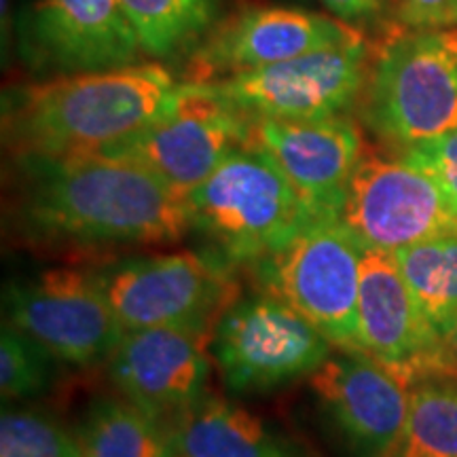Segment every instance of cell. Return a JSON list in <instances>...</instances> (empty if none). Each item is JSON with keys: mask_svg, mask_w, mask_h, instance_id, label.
Listing matches in <instances>:
<instances>
[{"mask_svg": "<svg viewBox=\"0 0 457 457\" xmlns=\"http://www.w3.org/2000/svg\"><path fill=\"white\" fill-rule=\"evenodd\" d=\"M210 350L231 392L254 394L312 375L333 343L270 290L233 301L212 330Z\"/></svg>", "mask_w": 457, "mask_h": 457, "instance_id": "cell-6", "label": "cell"}, {"mask_svg": "<svg viewBox=\"0 0 457 457\" xmlns=\"http://www.w3.org/2000/svg\"><path fill=\"white\" fill-rule=\"evenodd\" d=\"M17 159L15 222L41 245L174 244L191 231L185 197L145 165L91 155Z\"/></svg>", "mask_w": 457, "mask_h": 457, "instance_id": "cell-1", "label": "cell"}, {"mask_svg": "<svg viewBox=\"0 0 457 457\" xmlns=\"http://www.w3.org/2000/svg\"><path fill=\"white\" fill-rule=\"evenodd\" d=\"M57 360L7 320L0 333V394L4 403L38 396L51 386Z\"/></svg>", "mask_w": 457, "mask_h": 457, "instance_id": "cell-23", "label": "cell"}, {"mask_svg": "<svg viewBox=\"0 0 457 457\" xmlns=\"http://www.w3.org/2000/svg\"><path fill=\"white\" fill-rule=\"evenodd\" d=\"M248 142L276 159L316 216H339L345 188L364 151L362 131L350 114L310 121H250Z\"/></svg>", "mask_w": 457, "mask_h": 457, "instance_id": "cell-17", "label": "cell"}, {"mask_svg": "<svg viewBox=\"0 0 457 457\" xmlns=\"http://www.w3.org/2000/svg\"><path fill=\"white\" fill-rule=\"evenodd\" d=\"M445 353H447L449 377H457V322L445 337Z\"/></svg>", "mask_w": 457, "mask_h": 457, "instance_id": "cell-28", "label": "cell"}, {"mask_svg": "<svg viewBox=\"0 0 457 457\" xmlns=\"http://www.w3.org/2000/svg\"><path fill=\"white\" fill-rule=\"evenodd\" d=\"M339 219L364 248L396 253L457 233V214L436 180L400 157L364 153L345 188Z\"/></svg>", "mask_w": 457, "mask_h": 457, "instance_id": "cell-11", "label": "cell"}, {"mask_svg": "<svg viewBox=\"0 0 457 457\" xmlns=\"http://www.w3.org/2000/svg\"><path fill=\"white\" fill-rule=\"evenodd\" d=\"M358 111L396 151L457 129V28L390 38L373 55Z\"/></svg>", "mask_w": 457, "mask_h": 457, "instance_id": "cell-4", "label": "cell"}, {"mask_svg": "<svg viewBox=\"0 0 457 457\" xmlns=\"http://www.w3.org/2000/svg\"><path fill=\"white\" fill-rule=\"evenodd\" d=\"M0 457H83L77 434L34 409H7L0 417Z\"/></svg>", "mask_w": 457, "mask_h": 457, "instance_id": "cell-24", "label": "cell"}, {"mask_svg": "<svg viewBox=\"0 0 457 457\" xmlns=\"http://www.w3.org/2000/svg\"><path fill=\"white\" fill-rule=\"evenodd\" d=\"M210 330L153 327L125 330L108 356V375L123 398L163 424L205 396Z\"/></svg>", "mask_w": 457, "mask_h": 457, "instance_id": "cell-15", "label": "cell"}, {"mask_svg": "<svg viewBox=\"0 0 457 457\" xmlns=\"http://www.w3.org/2000/svg\"><path fill=\"white\" fill-rule=\"evenodd\" d=\"M191 231L236 267H259L316 219L276 159L244 142L187 195Z\"/></svg>", "mask_w": 457, "mask_h": 457, "instance_id": "cell-3", "label": "cell"}, {"mask_svg": "<svg viewBox=\"0 0 457 457\" xmlns=\"http://www.w3.org/2000/svg\"><path fill=\"white\" fill-rule=\"evenodd\" d=\"M421 312L447 337L457 322V233H443L392 253Z\"/></svg>", "mask_w": 457, "mask_h": 457, "instance_id": "cell-21", "label": "cell"}, {"mask_svg": "<svg viewBox=\"0 0 457 457\" xmlns=\"http://www.w3.org/2000/svg\"><path fill=\"white\" fill-rule=\"evenodd\" d=\"M3 305L9 324L71 367L108 360L125 333L98 273L72 267L13 279L4 286Z\"/></svg>", "mask_w": 457, "mask_h": 457, "instance_id": "cell-10", "label": "cell"}, {"mask_svg": "<svg viewBox=\"0 0 457 457\" xmlns=\"http://www.w3.org/2000/svg\"><path fill=\"white\" fill-rule=\"evenodd\" d=\"M364 245L339 216L312 219L254 273L341 352H360L358 293ZM362 353V352H360Z\"/></svg>", "mask_w": 457, "mask_h": 457, "instance_id": "cell-5", "label": "cell"}, {"mask_svg": "<svg viewBox=\"0 0 457 457\" xmlns=\"http://www.w3.org/2000/svg\"><path fill=\"white\" fill-rule=\"evenodd\" d=\"M77 438L83 457H174L168 424L128 398L91 404Z\"/></svg>", "mask_w": 457, "mask_h": 457, "instance_id": "cell-20", "label": "cell"}, {"mask_svg": "<svg viewBox=\"0 0 457 457\" xmlns=\"http://www.w3.org/2000/svg\"><path fill=\"white\" fill-rule=\"evenodd\" d=\"M168 428L174 457H312L270 421L219 396H202Z\"/></svg>", "mask_w": 457, "mask_h": 457, "instance_id": "cell-18", "label": "cell"}, {"mask_svg": "<svg viewBox=\"0 0 457 457\" xmlns=\"http://www.w3.org/2000/svg\"><path fill=\"white\" fill-rule=\"evenodd\" d=\"M373 55L362 34L350 43L210 83L250 121L339 117L358 106Z\"/></svg>", "mask_w": 457, "mask_h": 457, "instance_id": "cell-9", "label": "cell"}, {"mask_svg": "<svg viewBox=\"0 0 457 457\" xmlns=\"http://www.w3.org/2000/svg\"><path fill=\"white\" fill-rule=\"evenodd\" d=\"M398 157L424 170L430 179L436 180L457 214V129L403 148Z\"/></svg>", "mask_w": 457, "mask_h": 457, "instance_id": "cell-25", "label": "cell"}, {"mask_svg": "<svg viewBox=\"0 0 457 457\" xmlns=\"http://www.w3.org/2000/svg\"><path fill=\"white\" fill-rule=\"evenodd\" d=\"M398 20L417 30L457 28V0H398Z\"/></svg>", "mask_w": 457, "mask_h": 457, "instance_id": "cell-26", "label": "cell"}, {"mask_svg": "<svg viewBox=\"0 0 457 457\" xmlns=\"http://www.w3.org/2000/svg\"><path fill=\"white\" fill-rule=\"evenodd\" d=\"M396 457H457V377L411 387L409 415Z\"/></svg>", "mask_w": 457, "mask_h": 457, "instance_id": "cell-22", "label": "cell"}, {"mask_svg": "<svg viewBox=\"0 0 457 457\" xmlns=\"http://www.w3.org/2000/svg\"><path fill=\"white\" fill-rule=\"evenodd\" d=\"M248 136L250 119L212 83L182 81L159 117L106 155L145 165L187 199Z\"/></svg>", "mask_w": 457, "mask_h": 457, "instance_id": "cell-8", "label": "cell"}, {"mask_svg": "<svg viewBox=\"0 0 457 457\" xmlns=\"http://www.w3.org/2000/svg\"><path fill=\"white\" fill-rule=\"evenodd\" d=\"M151 60L188 55L222 20L225 0H119Z\"/></svg>", "mask_w": 457, "mask_h": 457, "instance_id": "cell-19", "label": "cell"}, {"mask_svg": "<svg viewBox=\"0 0 457 457\" xmlns=\"http://www.w3.org/2000/svg\"><path fill=\"white\" fill-rule=\"evenodd\" d=\"M381 457H396L394 453H387V455H381Z\"/></svg>", "mask_w": 457, "mask_h": 457, "instance_id": "cell-29", "label": "cell"}, {"mask_svg": "<svg viewBox=\"0 0 457 457\" xmlns=\"http://www.w3.org/2000/svg\"><path fill=\"white\" fill-rule=\"evenodd\" d=\"M176 87L174 74L153 62L15 87L3 102L4 145L15 157L106 153L159 117Z\"/></svg>", "mask_w": 457, "mask_h": 457, "instance_id": "cell-2", "label": "cell"}, {"mask_svg": "<svg viewBox=\"0 0 457 457\" xmlns=\"http://www.w3.org/2000/svg\"><path fill=\"white\" fill-rule=\"evenodd\" d=\"M360 352L404 384L449 377L445 341L421 312L392 253L364 248L358 293Z\"/></svg>", "mask_w": 457, "mask_h": 457, "instance_id": "cell-14", "label": "cell"}, {"mask_svg": "<svg viewBox=\"0 0 457 457\" xmlns=\"http://www.w3.org/2000/svg\"><path fill=\"white\" fill-rule=\"evenodd\" d=\"M312 390L330 426L364 457L394 453L409 415L411 386L367 353L341 352L312 373Z\"/></svg>", "mask_w": 457, "mask_h": 457, "instance_id": "cell-16", "label": "cell"}, {"mask_svg": "<svg viewBox=\"0 0 457 457\" xmlns=\"http://www.w3.org/2000/svg\"><path fill=\"white\" fill-rule=\"evenodd\" d=\"M386 3L387 0H322L330 15L358 28V30H362V26L377 20L384 11Z\"/></svg>", "mask_w": 457, "mask_h": 457, "instance_id": "cell-27", "label": "cell"}, {"mask_svg": "<svg viewBox=\"0 0 457 457\" xmlns=\"http://www.w3.org/2000/svg\"><path fill=\"white\" fill-rule=\"evenodd\" d=\"M17 47L45 79L131 66L145 55L119 0H30L17 17Z\"/></svg>", "mask_w": 457, "mask_h": 457, "instance_id": "cell-12", "label": "cell"}, {"mask_svg": "<svg viewBox=\"0 0 457 457\" xmlns=\"http://www.w3.org/2000/svg\"><path fill=\"white\" fill-rule=\"evenodd\" d=\"M98 276L123 330H210L233 303V267L208 250L138 256Z\"/></svg>", "mask_w": 457, "mask_h": 457, "instance_id": "cell-7", "label": "cell"}, {"mask_svg": "<svg viewBox=\"0 0 457 457\" xmlns=\"http://www.w3.org/2000/svg\"><path fill=\"white\" fill-rule=\"evenodd\" d=\"M337 17L299 7H242L188 54L187 81H220L362 37Z\"/></svg>", "mask_w": 457, "mask_h": 457, "instance_id": "cell-13", "label": "cell"}]
</instances>
